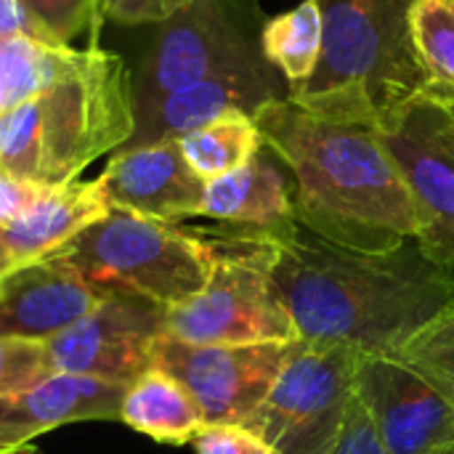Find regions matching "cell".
Returning a JSON list of instances; mask_svg holds the SVG:
<instances>
[{
  "label": "cell",
  "mask_w": 454,
  "mask_h": 454,
  "mask_svg": "<svg viewBox=\"0 0 454 454\" xmlns=\"http://www.w3.org/2000/svg\"><path fill=\"white\" fill-rule=\"evenodd\" d=\"M109 207L181 223L200 215L205 181L189 168L178 141L120 149L96 178Z\"/></svg>",
  "instance_id": "cell-14"
},
{
  "label": "cell",
  "mask_w": 454,
  "mask_h": 454,
  "mask_svg": "<svg viewBox=\"0 0 454 454\" xmlns=\"http://www.w3.org/2000/svg\"><path fill=\"white\" fill-rule=\"evenodd\" d=\"M293 343L192 346L162 333L152 364L186 386L207 426H245L269 396Z\"/></svg>",
  "instance_id": "cell-11"
},
{
  "label": "cell",
  "mask_w": 454,
  "mask_h": 454,
  "mask_svg": "<svg viewBox=\"0 0 454 454\" xmlns=\"http://www.w3.org/2000/svg\"><path fill=\"white\" fill-rule=\"evenodd\" d=\"M282 98H287V82L263 56H258L173 90L146 106L144 114L136 117V133L122 149L176 141L226 112H245L255 117L263 106Z\"/></svg>",
  "instance_id": "cell-13"
},
{
  "label": "cell",
  "mask_w": 454,
  "mask_h": 454,
  "mask_svg": "<svg viewBox=\"0 0 454 454\" xmlns=\"http://www.w3.org/2000/svg\"><path fill=\"white\" fill-rule=\"evenodd\" d=\"M410 35L428 80L426 96L454 109V0H415Z\"/></svg>",
  "instance_id": "cell-23"
},
{
  "label": "cell",
  "mask_w": 454,
  "mask_h": 454,
  "mask_svg": "<svg viewBox=\"0 0 454 454\" xmlns=\"http://www.w3.org/2000/svg\"><path fill=\"white\" fill-rule=\"evenodd\" d=\"M394 359L426 378L454 410V298L394 354Z\"/></svg>",
  "instance_id": "cell-24"
},
{
  "label": "cell",
  "mask_w": 454,
  "mask_h": 454,
  "mask_svg": "<svg viewBox=\"0 0 454 454\" xmlns=\"http://www.w3.org/2000/svg\"><path fill=\"white\" fill-rule=\"evenodd\" d=\"M0 454H40V450L35 444H8V442H0Z\"/></svg>",
  "instance_id": "cell-32"
},
{
  "label": "cell",
  "mask_w": 454,
  "mask_h": 454,
  "mask_svg": "<svg viewBox=\"0 0 454 454\" xmlns=\"http://www.w3.org/2000/svg\"><path fill=\"white\" fill-rule=\"evenodd\" d=\"M136 114L125 61L90 48L82 67L0 112V170L43 189L77 181L82 168L133 138Z\"/></svg>",
  "instance_id": "cell-3"
},
{
  "label": "cell",
  "mask_w": 454,
  "mask_h": 454,
  "mask_svg": "<svg viewBox=\"0 0 454 454\" xmlns=\"http://www.w3.org/2000/svg\"><path fill=\"white\" fill-rule=\"evenodd\" d=\"M415 0H322V56L287 101L303 112L378 128L407 101L426 96L428 80L410 35Z\"/></svg>",
  "instance_id": "cell-4"
},
{
  "label": "cell",
  "mask_w": 454,
  "mask_h": 454,
  "mask_svg": "<svg viewBox=\"0 0 454 454\" xmlns=\"http://www.w3.org/2000/svg\"><path fill=\"white\" fill-rule=\"evenodd\" d=\"M255 122L293 176L301 226L364 250L420 237L418 202L378 128L322 120L287 98L263 106Z\"/></svg>",
  "instance_id": "cell-2"
},
{
  "label": "cell",
  "mask_w": 454,
  "mask_h": 454,
  "mask_svg": "<svg viewBox=\"0 0 454 454\" xmlns=\"http://www.w3.org/2000/svg\"><path fill=\"white\" fill-rule=\"evenodd\" d=\"M274 285L298 340L394 356L450 306L454 266L418 239L364 250L298 223L277 247Z\"/></svg>",
  "instance_id": "cell-1"
},
{
  "label": "cell",
  "mask_w": 454,
  "mask_h": 454,
  "mask_svg": "<svg viewBox=\"0 0 454 454\" xmlns=\"http://www.w3.org/2000/svg\"><path fill=\"white\" fill-rule=\"evenodd\" d=\"M11 269H13V261H11V255L0 247V277H3V274H8Z\"/></svg>",
  "instance_id": "cell-33"
},
{
  "label": "cell",
  "mask_w": 454,
  "mask_h": 454,
  "mask_svg": "<svg viewBox=\"0 0 454 454\" xmlns=\"http://www.w3.org/2000/svg\"><path fill=\"white\" fill-rule=\"evenodd\" d=\"M27 11L51 32L59 43L69 45L96 16V0H21Z\"/></svg>",
  "instance_id": "cell-26"
},
{
  "label": "cell",
  "mask_w": 454,
  "mask_h": 454,
  "mask_svg": "<svg viewBox=\"0 0 454 454\" xmlns=\"http://www.w3.org/2000/svg\"><path fill=\"white\" fill-rule=\"evenodd\" d=\"M202 231L213 247L207 282L165 311V335L192 346L295 343L293 319L274 285L279 239L237 226Z\"/></svg>",
  "instance_id": "cell-5"
},
{
  "label": "cell",
  "mask_w": 454,
  "mask_h": 454,
  "mask_svg": "<svg viewBox=\"0 0 454 454\" xmlns=\"http://www.w3.org/2000/svg\"><path fill=\"white\" fill-rule=\"evenodd\" d=\"M40 192H43V186L16 181L5 170H0V226L11 223L16 215H21Z\"/></svg>",
  "instance_id": "cell-31"
},
{
  "label": "cell",
  "mask_w": 454,
  "mask_h": 454,
  "mask_svg": "<svg viewBox=\"0 0 454 454\" xmlns=\"http://www.w3.org/2000/svg\"><path fill=\"white\" fill-rule=\"evenodd\" d=\"M162 333V306L122 290L106 293L82 319L45 340L48 367L51 372L130 386L152 367Z\"/></svg>",
  "instance_id": "cell-10"
},
{
  "label": "cell",
  "mask_w": 454,
  "mask_h": 454,
  "mask_svg": "<svg viewBox=\"0 0 454 454\" xmlns=\"http://www.w3.org/2000/svg\"><path fill=\"white\" fill-rule=\"evenodd\" d=\"M192 444L197 454H274L247 426H205Z\"/></svg>",
  "instance_id": "cell-28"
},
{
  "label": "cell",
  "mask_w": 454,
  "mask_h": 454,
  "mask_svg": "<svg viewBox=\"0 0 454 454\" xmlns=\"http://www.w3.org/2000/svg\"><path fill=\"white\" fill-rule=\"evenodd\" d=\"M181 146L184 160L189 168L207 184L226 173L239 170L247 165L261 149L263 136L255 117L245 112H226L218 120L189 130L186 136L176 138Z\"/></svg>",
  "instance_id": "cell-21"
},
{
  "label": "cell",
  "mask_w": 454,
  "mask_h": 454,
  "mask_svg": "<svg viewBox=\"0 0 454 454\" xmlns=\"http://www.w3.org/2000/svg\"><path fill=\"white\" fill-rule=\"evenodd\" d=\"M263 24L258 0H192L162 24L136 104L146 109L173 90L263 56Z\"/></svg>",
  "instance_id": "cell-8"
},
{
  "label": "cell",
  "mask_w": 454,
  "mask_h": 454,
  "mask_svg": "<svg viewBox=\"0 0 454 454\" xmlns=\"http://www.w3.org/2000/svg\"><path fill=\"white\" fill-rule=\"evenodd\" d=\"M101 295L133 293L176 309L194 298L210 274L213 247L202 229L109 210L61 253Z\"/></svg>",
  "instance_id": "cell-6"
},
{
  "label": "cell",
  "mask_w": 454,
  "mask_h": 454,
  "mask_svg": "<svg viewBox=\"0 0 454 454\" xmlns=\"http://www.w3.org/2000/svg\"><path fill=\"white\" fill-rule=\"evenodd\" d=\"M8 37H32L45 43H59L45 27L27 11L21 0H0V40Z\"/></svg>",
  "instance_id": "cell-30"
},
{
  "label": "cell",
  "mask_w": 454,
  "mask_h": 454,
  "mask_svg": "<svg viewBox=\"0 0 454 454\" xmlns=\"http://www.w3.org/2000/svg\"><path fill=\"white\" fill-rule=\"evenodd\" d=\"M109 210L98 181L48 186L21 215L0 226V247L11 255L13 266L51 258Z\"/></svg>",
  "instance_id": "cell-18"
},
{
  "label": "cell",
  "mask_w": 454,
  "mask_h": 454,
  "mask_svg": "<svg viewBox=\"0 0 454 454\" xmlns=\"http://www.w3.org/2000/svg\"><path fill=\"white\" fill-rule=\"evenodd\" d=\"M90 51H74L64 43H45L32 37H8L0 40V80L8 90V104L16 106L77 67L88 61Z\"/></svg>",
  "instance_id": "cell-22"
},
{
  "label": "cell",
  "mask_w": 454,
  "mask_h": 454,
  "mask_svg": "<svg viewBox=\"0 0 454 454\" xmlns=\"http://www.w3.org/2000/svg\"><path fill=\"white\" fill-rule=\"evenodd\" d=\"M192 0H96L98 19L120 24H165Z\"/></svg>",
  "instance_id": "cell-27"
},
{
  "label": "cell",
  "mask_w": 454,
  "mask_h": 454,
  "mask_svg": "<svg viewBox=\"0 0 454 454\" xmlns=\"http://www.w3.org/2000/svg\"><path fill=\"white\" fill-rule=\"evenodd\" d=\"M325 43L322 0H303L295 8L266 19L261 32L263 59L282 74L287 90L301 88L314 74Z\"/></svg>",
  "instance_id": "cell-20"
},
{
  "label": "cell",
  "mask_w": 454,
  "mask_h": 454,
  "mask_svg": "<svg viewBox=\"0 0 454 454\" xmlns=\"http://www.w3.org/2000/svg\"><path fill=\"white\" fill-rule=\"evenodd\" d=\"M378 133L418 202L423 218L418 242L454 266V109L418 96L391 112Z\"/></svg>",
  "instance_id": "cell-9"
},
{
  "label": "cell",
  "mask_w": 454,
  "mask_h": 454,
  "mask_svg": "<svg viewBox=\"0 0 454 454\" xmlns=\"http://www.w3.org/2000/svg\"><path fill=\"white\" fill-rule=\"evenodd\" d=\"M362 354L295 340L269 396L245 423L274 454H333L354 402Z\"/></svg>",
  "instance_id": "cell-7"
},
{
  "label": "cell",
  "mask_w": 454,
  "mask_h": 454,
  "mask_svg": "<svg viewBox=\"0 0 454 454\" xmlns=\"http://www.w3.org/2000/svg\"><path fill=\"white\" fill-rule=\"evenodd\" d=\"M104 295L61 255L0 277V338L45 343L82 319Z\"/></svg>",
  "instance_id": "cell-15"
},
{
  "label": "cell",
  "mask_w": 454,
  "mask_h": 454,
  "mask_svg": "<svg viewBox=\"0 0 454 454\" xmlns=\"http://www.w3.org/2000/svg\"><path fill=\"white\" fill-rule=\"evenodd\" d=\"M5 109H11V104H8V90L0 80V112H5Z\"/></svg>",
  "instance_id": "cell-34"
},
{
  "label": "cell",
  "mask_w": 454,
  "mask_h": 454,
  "mask_svg": "<svg viewBox=\"0 0 454 454\" xmlns=\"http://www.w3.org/2000/svg\"><path fill=\"white\" fill-rule=\"evenodd\" d=\"M354 396L383 454H454V410L394 356H359Z\"/></svg>",
  "instance_id": "cell-12"
},
{
  "label": "cell",
  "mask_w": 454,
  "mask_h": 454,
  "mask_svg": "<svg viewBox=\"0 0 454 454\" xmlns=\"http://www.w3.org/2000/svg\"><path fill=\"white\" fill-rule=\"evenodd\" d=\"M200 218L287 239L298 229L293 176L266 146L239 170L205 184Z\"/></svg>",
  "instance_id": "cell-16"
},
{
  "label": "cell",
  "mask_w": 454,
  "mask_h": 454,
  "mask_svg": "<svg viewBox=\"0 0 454 454\" xmlns=\"http://www.w3.org/2000/svg\"><path fill=\"white\" fill-rule=\"evenodd\" d=\"M128 386L51 372L35 386L0 396V442L27 444L59 426L82 420H117Z\"/></svg>",
  "instance_id": "cell-17"
},
{
  "label": "cell",
  "mask_w": 454,
  "mask_h": 454,
  "mask_svg": "<svg viewBox=\"0 0 454 454\" xmlns=\"http://www.w3.org/2000/svg\"><path fill=\"white\" fill-rule=\"evenodd\" d=\"M51 375L45 343L0 338V396L24 391Z\"/></svg>",
  "instance_id": "cell-25"
},
{
  "label": "cell",
  "mask_w": 454,
  "mask_h": 454,
  "mask_svg": "<svg viewBox=\"0 0 454 454\" xmlns=\"http://www.w3.org/2000/svg\"><path fill=\"white\" fill-rule=\"evenodd\" d=\"M333 454H383L378 439H375V431L370 426V418H367V412H364V407L359 404L356 396L351 402L346 428H343L340 442L333 450Z\"/></svg>",
  "instance_id": "cell-29"
},
{
  "label": "cell",
  "mask_w": 454,
  "mask_h": 454,
  "mask_svg": "<svg viewBox=\"0 0 454 454\" xmlns=\"http://www.w3.org/2000/svg\"><path fill=\"white\" fill-rule=\"evenodd\" d=\"M117 420L160 444L173 447L194 442L207 426L186 386L157 364L144 370L125 388Z\"/></svg>",
  "instance_id": "cell-19"
}]
</instances>
